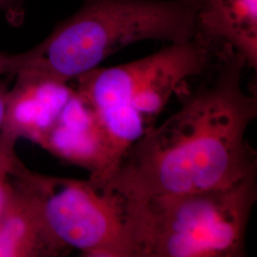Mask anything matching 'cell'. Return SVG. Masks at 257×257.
Wrapping results in <instances>:
<instances>
[{"mask_svg": "<svg viewBox=\"0 0 257 257\" xmlns=\"http://www.w3.org/2000/svg\"><path fill=\"white\" fill-rule=\"evenodd\" d=\"M246 67L241 55L222 49L211 80L193 92L185 86L179 110L148 127L101 186L125 201H140L225 188L256 173V153L246 134L257 99L242 85Z\"/></svg>", "mask_w": 257, "mask_h": 257, "instance_id": "cell-1", "label": "cell"}, {"mask_svg": "<svg viewBox=\"0 0 257 257\" xmlns=\"http://www.w3.org/2000/svg\"><path fill=\"white\" fill-rule=\"evenodd\" d=\"M6 93H7V90H6L2 85H0V132H1V130H2L3 120H4Z\"/></svg>", "mask_w": 257, "mask_h": 257, "instance_id": "cell-12", "label": "cell"}, {"mask_svg": "<svg viewBox=\"0 0 257 257\" xmlns=\"http://www.w3.org/2000/svg\"><path fill=\"white\" fill-rule=\"evenodd\" d=\"M7 91L2 130L37 144L74 92L70 83L16 75Z\"/></svg>", "mask_w": 257, "mask_h": 257, "instance_id": "cell-7", "label": "cell"}, {"mask_svg": "<svg viewBox=\"0 0 257 257\" xmlns=\"http://www.w3.org/2000/svg\"><path fill=\"white\" fill-rule=\"evenodd\" d=\"M69 251L48 228L34 194L13 173L0 213V257H56Z\"/></svg>", "mask_w": 257, "mask_h": 257, "instance_id": "cell-8", "label": "cell"}, {"mask_svg": "<svg viewBox=\"0 0 257 257\" xmlns=\"http://www.w3.org/2000/svg\"><path fill=\"white\" fill-rule=\"evenodd\" d=\"M19 139L12 133L0 132V213L9 196L12 177L16 163L19 159L17 145Z\"/></svg>", "mask_w": 257, "mask_h": 257, "instance_id": "cell-10", "label": "cell"}, {"mask_svg": "<svg viewBox=\"0 0 257 257\" xmlns=\"http://www.w3.org/2000/svg\"><path fill=\"white\" fill-rule=\"evenodd\" d=\"M220 49L204 37L170 43L159 52L126 64L96 67L80 75L74 87L93 107L121 158L187 81L203 74Z\"/></svg>", "mask_w": 257, "mask_h": 257, "instance_id": "cell-4", "label": "cell"}, {"mask_svg": "<svg viewBox=\"0 0 257 257\" xmlns=\"http://www.w3.org/2000/svg\"><path fill=\"white\" fill-rule=\"evenodd\" d=\"M197 35L257 65V0H196Z\"/></svg>", "mask_w": 257, "mask_h": 257, "instance_id": "cell-9", "label": "cell"}, {"mask_svg": "<svg viewBox=\"0 0 257 257\" xmlns=\"http://www.w3.org/2000/svg\"><path fill=\"white\" fill-rule=\"evenodd\" d=\"M256 173L225 188L125 201L132 257L245 256Z\"/></svg>", "mask_w": 257, "mask_h": 257, "instance_id": "cell-3", "label": "cell"}, {"mask_svg": "<svg viewBox=\"0 0 257 257\" xmlns=\"http://www.w3.org/2000/svg\"><path fill=\"white\" fill-rule=\"evenodd\" d=\"M28 0H0V12L8 16L13 22H19L24 15V7Z\"/></svg>", "mask_w": 257, "mask_h": 257, "instance_id": "cell-11", "label": "cell"}, {"mask_svg": "<svg viewBox=\"0 0 257 257\" xmlns=\"http://www.w3.org/2000/svg\"><path fill=\"white\" fill-rule=\"evenodd\" d=\"M4 74V71H3V54L0 53V77ZM1 85V83H0Z\"/></svg>", "mask_w": 257, "mask_h": 257, "instance_id": "cell-13", "label": "cell"}, {"mask_svg": "<svg viewBox=\"0 0 257 257\" xmlns=\"http://www.w3.org/2000/svg\"><path fill=\"white\" fill-rule=\"evenodd\" d=\"M14 175L36 197L48 228L83 256L132 257L125 203L92 179L42 175L18 159Z\"/></svg>", "mask_w": 257, "mask_h": 257, "instance_id": "cell-5", "label": "cell"}, {"mask_svg": "<svg viewBox=\"0 0 257 257\" xmlns=\"http://www.w3.org/2000/svg\"><path fill=\"white\" fill-rule=\"evenodd\" d=\"M196 35V0H84L37 46L3 54V70L70 83L131 44L180 43Z\"/></svg>", "mask_w": 257, "mask_h": 257, "instance_id": "cell-2", "label": "cell"}, {"mask_svg": "<svg viewBox=\"0 0 257 257\" xmlns=\"http://www.w3.org/2000/svg\"><path fill=\"white\" fill-rule=\"evenodd\" d=\"M37 145L60 160L88 171L90 179L99 185L105 183L117 167L101 121L75 88Z\"/></svg>", "mask_w": 257, "mask_h": 257, "instance_id": "cell-6", "label": "cell"}]
</instances>
